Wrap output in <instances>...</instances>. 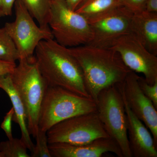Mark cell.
Returning <instances> with one entry per match:
<instances>
[{
  "instance_id": "obj_12",
  "label": "cell",
  "mask_w": 157,
  "mask_h": 157,
  "mask_svg": "<svg viewBox=\"0 0 157 157\" xmlns=\"http://www.w3.org/2000/svg\"><path fill=\"white\" fill-rule=\"evenodd\" d=\"M48 147L52 157H101L108 152L123 157L119 147L110 137H101L82 144H50Z\"/></svg>"
},
{
  "instance_id": "obj_7",
  "label": "cell",
  "mask_w": 157,
  "mask_h": 157,
  "mask_svg": "<svg viewBox=\"0 0 157 157\" xmlns=\"http://www.w3.org/2000/svg\"><path fill=\"white\" fill-rule=\"evenodd\" d=\"M48 144L65 143L82 144L109 137L97 112L70 118L58 123L46 132Z\"/></svg>"
},
{
  "instance_id": "obj_8",
  "label": "cell",
  "mask_w": 157,
  "mask_h": 157,
  "mask_svg": "<svg viewBox=\"0 0 157 157\" xmlns=\"http://www.w3.org/2000/svg\"><path fill=\"white\" fill-rule=\"evenodd\" d=\"M15 19L7 22L5 28L16 45L20 59L33 56L37 45L43 40L54 39L50 29L38 26L20 0L14 3Z\"/></svg>"
},
{
  "instance_id": "obj_17",
  "label": "cell",
  "mask_w": 157,
  "mask_h": 157,
  "mask_svg": "<svg viewBox=\"0 0 157 157\" xmlns=\"http://www.w3.org/2000/svg\"><path fill=\"white\" fill-rule=\"evenodd\" d=\"M32 17L37 20L39 27L50 29L48 20L51 3L49 0H20Z\"/></svg>"
},
{
  "instance_id": "obj_15",
  "label": "cell",
  "mask_w": 157,
  "mask_h": 157,
  "mask_svg": "<svg viewBox=\"0 0 157 157\" xmlns=\"http://www.w3.org/2000/svg\"><path fill=\"white\" fill-rule=\"evenodd\" d=\"M0 88L6 92L12 103V107L14 110L13 121L19 125L21 132V140H22L27 148L32 152L35 145L31 139L28 128L26 110L19 94L13 85L11 74L0 78Z\"/></svg>"
},
{
  "instance_id": "obj_19",
  "label": "cell",
  "mask_w": 157,
  "mask_h": 157,
  "mask_svg": "<svg viewBox=\"0 0 157 157\" xmlns=\"http://www.w3.org/2000/svg\"><path fill=\"white\" fill-rule=\"evenodd\" d=\"M21 139L13 138L0 143V151L4 157H30Z\"/></svg>"
},
{
  "instance_id": "obj_26",
  "label": "cell",
  "mask_w": 157,
  "mask_h": 157,
  "mask_svg": "<svg viewBox=\"0 0 157 157\" xmlns=\"http://www.w3.org/2000/svg\"><path fill=\"white\" fill-rule=\"evenodd\" d=\"M144 11L157 13V0H147Z\"/></svg>"
},
{
  "instance_id": "obj_4",
  "label": "cell",
  "mask_w": 157,
  "mask_h": 157,
  "mask_svg": "<svg viewBox=\"0 0 157 157\" xmlns=\"http://www.w3.org/2000/svg\"><path fill=\"white\" fill-rule=\"evenodd\" d=\"M18 61L11 74V80L25 107L29 132L35 138L39 131L40 108L48 85L40 73L35 57Z\"/></svg>"
},
{
  "instance_id": "obj_28",
  "label": "cell",
  "mask_w": 157,
  "mask_h": 157,
  "mask_svg": "<svg viewBox=\"0 0 157 157\" xmlns=\"http://www.w3.org/2000/svg\"><path fill=\"white\" fill-rule=\"evenodd\" d=\"M4 16V14H3L2 11L1 10V8H0V17Z\"/></svg>"
},
{
  "instance_id": "obj_20",
  "label": "cell",
  "mask_w": 157,
  "mask_h": 157,
  "mask_svg": "<svg viewBox=\"0 0 157 157\" xmlns=\"http://www.w3.org/2000/svg\"><path fill=\"white\" fill-rule=\"evenodd\" d=\"M35 138L36 140L33 150L31 152L32 157H52L48 147V138L46 132H43L39 128Z\"/></svg>"
},
{
  "instance_id": "obj_5",
  "label": "cell",
  "mask_w": 157,
  "mask_h": 157,
  "mask_svg": "<svg viewBox=\"0 0 157 157\" xmlns=\"http://www.w3.org/2000/svg\"><path fill=\"white\" fill-rule=\"evenodd\" d=\"M48 26L56 41L67 48L87 45L92 39L89 21L70 9L64 0L51 3Z\"/></svg>"
},
{
  "instance_id": "obj_18",
  "label": "cell",
  "mask_w": 157,
  "mask_h": 157,
  "mask_svg": "<svg viewBox=\"0 0 157 157\" xmlns=\"http://www.w3.org/2000/svg\"><path fill=\"white\" fill-rule=\"evenodd\" d=\"M19 59V53L13 39L4 27L0 29V60L15 63Z\"/></svg>"
},
{
  "instance_id": "obj_22",
  "label": "cell",
  "mask_w": 157,
  "mask_h": 157,
  "mask_svg": "<svg viewBox=\"0 0 157 157\" xmlns=\"http://www.w3.org/2000/svg\"><path fill=\"white\" fill-rule=\"evenodd\" d=\"M147 0H120L122 6L133 14L144 11Z\"/></svg>"
},
{
  "instance_id": "obj_9",
  "label": "cell",
  "mask_w": 157,
  "mask_h": 157,
  "mask_svg": "<svg viewBox=\"0 0 157 157\" xmlns=\"http://www.w3.org/2000/svg\"><path fill=\"white\" fill-rule=\"evenodd\" d=\"M120 56L124 64L136 73H142L149 84L157 82V57L153 54L131 33L113 43L110 48Z\"/></svg>"
},
{
  "instance_id": "obj_25",
  "label": "cell",
  "mask_w": 157,
  "mask_h": 157,
  "mask_svg": "<svg viewBox=\"0 0 157 157\" xmlns=\"http://www.w3.org/2000/svg\"><path fill=\"white\" fill-rule=\"evenodd\" d=\"M16 0H2L1 9L4 16H10L12 14V8Z\"/></svg>"
},
{
  "instance_id": "obj_16",
  "label": "cell",
  "mask_w": 157,
  "mask_h": 157,
  "mask_svg": "<svg viewBox=\"0 0 157 157\" xmlns=\"http://www.w3.org/2000/svg\"><path fill=\"white\" fill-rule=\"evenodd\" d=\"M121 6L120 0H86L76 11L90 22Z\"/></svg>"
},
{
  "instance_id": "obj_11",
  "label": "cell",
  "mask_w": 157,
  "mask_h": 157,
  "mask_svg": "<svg viewBox=\"0 0 157 157\" xmlns=\"http://www.w3.org/2000/svg\"><path fill=\"white\" fill-rule=\"evenodd\" d=\"M138 76L131 70L120 86L129 108L149 129L157 147V109L140 90Z\"/></svg>"
},
{
  "instance_id": "obj_2",
  "label": "cell",
  "mask_w": 157,
  "mask_h": 157,
  "mask_svg": "<svg viewBox=\"0 0 157 157\" xmlns=\"http://www.w3.org/2000/svg\"><path fill=\"white\" fill-rule=\"evenodd\" d=\"M35 52L38 67L48 86H59L92 98L81 68L67 48L53 39H48L39 42Z\"/></svg>"
},
{
  "instance_id": "obj_24",
  "label": "cell",
  "mask_w": 157,
  "mask_h": 157,
  "mask_svg": "<svg viewBox=\"0 0 157 157\" xmlns=\"http://www.w3.org/2000/svg\"><path fill=\"white\" fill-rule=\"evenodd\" d=\"M16 66L15 63L0 60V78L6 75L11 74Z\"/></svg>"
},
{
  "instance_id": "obj_10",
  "label": "cell",
  "mask_w": 157,
  "mask_h": 157,
  "mask_svg": "<svg viewBox=\"0 0 157 157\" xmlns=\"http://www.w3.org/2000/svg\"><path fill=\"white\" fill-rule=\"evenodd\" d=\"M133 14L126 8L121 6L90 21L93 38L87 45L99 48H110L115 40L129 33Z\"/></svg>"
},
{
  "instance_id": "obj_27",
  "label": "cell",
  "mask_w": 157,
  "mask_h": 157,
  "mask_svg": "<svg viewBox=\"0 0 157 157\" xmlns=\"http://www.w3.org/2000/svg\"><path fill=\"white\" fill-rule=\"evenodd\" d=\"M68 7L73 11H76L86 0H64Z\"/></svg>"
},
{
  "instance_id": "obj_29",
  "label": "cell",
  "mask_w": 157,
  "mask_h": 157,
  "mask_svg": "<svg viewBox=\"0 0 157 157\" xmlns=\"http://www.w3.org/2000/svg\"><path fill=\"white\" fill-rule=\"evenodd\" d=\"M59 1V0H49L51 3L53 2H56V1Z\"/></svg>"
},
{
  "instance_id": "obj_13",
  "label": "cell",
  "mask_w": 157,
  "mask_h": 157,
  "mask_svg": "<svg viewBox=\"0 0 157 157\" xmlns=\"http://www.w3.org/2000/svg\"><path fill=\"white\" fill-rule=\"evenodd\" d=\"M127 121L128 138L132 157H157V147L151 133L129 108L123 94Z\"/></svg>"
},
{
  "instance_id": "obj_30",
  "label": "cell",
  "mask_w": 157,
  "mask_h": 157,
  "mask_svg": "<svg viewBox=\"0 0 157 157\" xmlns=\"http://www.w3.org/2000/svg\"><path fill=\"white\" fill-rule=\"evenodd\" d=\"M0 157H3V154H2V153L0 151Z\"/></svg>"
},
{
  "instance_id": "obj_21",
  "label": "cell",
  "mask_w": 157,
  "mask_h": 157,
  "mask_svg": "<svg viewBox=\"0 0 157 157\" xmlns=\"http://www.w3.org/2000/svg\"><path fill=\"white\" fill-rule=\"evenodd\" d=\"M137 81L141 91L152 102L157 109V82L154 84H149L144 77L139 75Z\"/></svg>"
},
{
  "instance_id": "obj_23",
  "label": "cell",
  "mask_w": 157,
  "mask_h": 157,
  "mask_svg": "<svg viewBox=\"0 0 157 157\" xmlns=\"http://www.w3.org/2000/svg\"><path fill=\"white\" fill-rule=\"evenodd\" d=\"M14 114V109L12 107L9 112L6 113L1 125V128L5 132L9 140L13 138L12 135V122Z\"/></svg>"
},
{
  "instance_id": "obj_31",
  "label": "cell",
  "mask_w": 157,
  "mask_h": 157,
  "mask_svg": "<svg viewBox=\"0 0 157 157\" xmlns=\"http://www.w3.org/2000/svg\"><path fill=\"white\" fill-rule=\"evenodd\" d=\"M1 2H2V0H0V8L1 9ZM2 10V9H1Z\"/></svg>"
},
{
  "instance_id": "obj_6",
  "label": "cell",
  "mask_w": 157,
  "mask_h": 157,
  "mask_svg": "<svg viewBox=\"0 0 157 157\" xmlns=\"http://www.w3.org/2000/svg\"><path fill=\"white\" fill-rule=\"evenodd\" d=\"M119 84L104 89L100 92L96 101L97 112L109 137L119 147L123 157H132L125 109Z\"/></svg>"
},
{
  "instance_id": "obj_3",
  "label": "cell",
  "mask_w": 157,
  "mask_h": 157,
  "mask_svg": "<svg viewBox=\"0 0 157 157\" xmlns=\"http://www.w3.org/2000/svg\"><path fill=\"white\" fill-rule=\"evenodd\" d=\"M97 111V103L92 98L59 86H48L39 112V128L47 132L62 121Z\"/></svg>"
},
{
  "instance_id": "obj_14",
  "label": "cell",
  "mask_w": 157,
  "mask_h": 157,
  "mask_svg": "<svg viewBox=\"0 0 157 157\" xmlns=\"http://www.w3.org/2000/svg\"><path fill=\"white\" fill-rule=\"evenodd\" d=\"M129 33L153 54L157 55V13L143 11L133 14Z\"/></svg>"
},
{
  "instance_id": "obj_1",
  "label": "cell",
  "mask_w": 157,
  "mask_h": 157,
  "mask_svg": "<svg viewBox=\"0 0 157 157\" xmlns=\"http://www.w3.org/2000/svg\"><path fill=\"white\" fill-rule=\"evenodd\" d=\"M67 50L80 66L88 92L96 102L102 90L124 82L131 71L111 48L85 45Z\"/></svg>"
}]
</instances>
